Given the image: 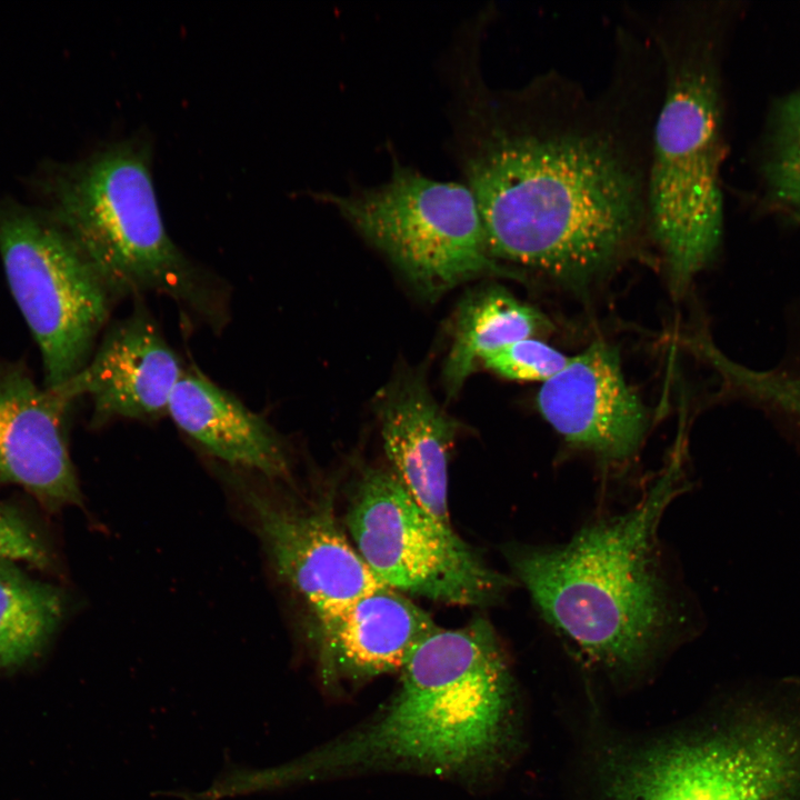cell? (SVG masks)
<instances>
[{
  "label": "cell",
  "instance_id": "cell-1",
  "mask_svg": "<svg viewBox=\"0 0 800 800\" xmlns=\"http://www.w3.org/2000/svg\"><path fill=\"white\" fill-rule=\"evenodd\" d=\"M614 44L598 93L549 70L481 106L464 173L494 260L581 283L649 236L661 67L634 24Z\"/></svg>",
  "mask_w": 800,
  "mask_h": 800
},
{
  "label": "cell",
  "instance_id": "cell-2",
  "mask_svg": "<svg viewBox=\"0 0 800 800\" xmlns=\"http://www.w3.org/2000/svg\"><path fill=\"white\" fill-rule=\"evenodd\" d=\"M399 672L382 710L316 752L302 773L397 770L471 781L497 767L510 737L513 684L487 620L438 628Z\"/></svg>",
  "mask_w": 800,
  "mask_h": 800
},
{
  "label": "cell",
  "instance_id": "cell-3",
  "mask_svg": "<svg viewBox=\"0 0 800 800\" xmlns=\"http://www.w3.org/2000/svg\"><path fill=\"white\" fill-rule=\"evenodd\" d=\"M682 457L677 446L627 512L591 523L562 544L506 550L546 620L609 671L638 669L682 623L657 543L664 511L686 487Z\"/></svg>",
  "mask_w": 800,
  "mask_h": 800
},
{
  "label": "cell",
  "instance_id": "cell-4",
  "mask_svg": "<svg viewBox=\"0 0 800 800\" xmlns=\"http://www.w3.org/2000/svg\"><path fill=\"white\" fill-rule=\"evenodd\" d=\"M661 66L649 174V237L679 294L716 258L723 232L719 43L710 8L672 1L634 14Z\"/></svg>",
  "mask_w": 800,
  "mask_h": 800
},
{
  "label": "cell",
  "instance_id": "cell-5",
  "mask_svg": "<svg viewBox=\"0 0 800 800\" xmlns=\"http://www.w3.org/2000/svg\"><path fill=\"white\" fill-rule=\"evenodd\" d=\"M58 216L114 299L166 294L210 326L223 324L222 286L168 236L141 142L117 143L78 169L62 189Z\"/></svg>",
  "mask_w": 800,
  "mask_h": 800
},
{
  "label": "cell",
  "instance_id": "cell-6",
  "mask_svg": "<svg viewBox=\"0 0 800 800\" xmlns=\"http://www.w3.org/2000/svg\"><path fill=\"white\" fill-rule=\"evenodd\" d=\"M616 764L607 800H800V699L750 702L699 736Z\"/></svg>",
  "mask_w": 800,
  "mask_h": 800
},
{
  "label": "cell",
  "instance_id": "cell-7",
  "mask_svg": "<svg viewBox=\"0 0 800 800\" xmlns=\"http://www.w3.org/2000/svg\"><path fill=\"white\" fill-rule=\"evenodd\" d=\"M328 200L426 299L482 276L517 278L490 256L466 184L396 163L382 184Z\"/></svg>",
  "mask_w": 800,
  "mask_h": 800
},
{
  "label": "cell",
  "instance_id": "cell-8",
  "mask_svg": "<svg viewBox=\"0 0 800 800\" xmlns=\"http://www.w3.org/2000/svg\"><path fill=\"white\" fill-rule=\"evenodd\" d=\"M346 524L358 553L386 587L458 606H488L510 587L452 529L422 508L397 476L367 469Z\"/></svg>",
  "mask_w": 800,
  "mask_h": 800
},
{
  "label": "cell",
  "instance_id": "cell-9",
  "mask_svg": "<svg viewBox=\"0 0 800 800\" xmlns=\"http://www.w3.org/2000/svg\"><path fill=\"white\" fill-rule=\"evenodd\" d=\"M0 253L11 293L54 389L89 361L113 296L59 224L23 211L0 213Z\"/></svg>",
  "mask_w": 800,
  "mask_h": 800
},
{
  "label": "cell",
  "instance_id": "cell-10",
  "mask_svg": "<svg viewBox=\"0 0 800 800\" xmlns=\"http://www.w3.org/2000/svg\"><path fill=\"white\" fill-rule=\"evenodd\" d=\"M259 532L281 578L317 626V639L359 598L383 584L338 523L330 492L302 503L247 490Z\"/></svg>",
  "mask_w": 800,
  "mask_h": 800
},
{
  "label": "cell",
  "instance_id": "cell-11",
  "mask_svg": "<svg viewBox=\"0 0 800 800\" xmlns=\"http://www.w3.org/2000/svg\"><path fill=\"white\" fill-rule=\"evenodd\" d=\"M543 419L571 446L622 462L647 429L641 400L626 381L617 348L596 340L543 382L537 393Z\"/></svg>",
  "mask_w": 800,
  "mask_h": 800
},
{
  "label": "cell",
  "instance_id": "cell-12",
  "mask_svg": "<svg viewBox=\"0 0 800 800\" xmlns=\"http://www.w3.org/2000/svg\"><path fill=\"white\" fill-rule=\"evenodd\" d=\"M184 369L151 314L139 306L104 334L87 364L58 389L71 401L91 400V426L114 419L152 421L168 416Z\"/></svg>",
  "mask_w": 800,
  "mask_h": 800
},
{
  "label": "cell",
  "instance_id": "cell-13",
  "mask_svg": "<svg viewBox=\"0 0 800 800\" xmlns=\"http://www.w3.org/2000/svg\"><path fill=\"white\" fill-rule=\"evenodd\" d=\"M72 403L24 367L0 366V484L21 487L50 510L81 503L67 438Z\"/></svg>",
  "mask_w": 800,
  "mask_h": 800
},
{
  "label": "cell",
  "instance_id": "cell-14",
  "mask_svg": "<svg viewBox=\"0 0 800 800\" xmlns=\"http://www.w3.org/2000/svg\"><path fill=\"white\" fill-rule=\"evenodd\" d=\"M391 471L413 499L451 526L448 466L459 423L432 397L424 373H398L374 399Z\"/></svg>",
  "mask_w": 800,
  "mask_h": 800
},
{
  "label": "cell",
  "instance_id": "cell-15",
  "mask_svg": "<svg viewBox=\"0 0 800 800\" xmlns=\"http://www.w3.org/2000/svg\"><path fill=\"white\" fill-rule=\"evenodd\" d=\"M438 628L410 598L382 586L354 601L317 639L323 683H360L400 671Z\"/></svg>",
  "mask_w": 800,
  "mask_h": 800
},
{
  "label": "cell",
  "instance_id": "cell-16",
  "mask_svg": "<svg viewBox=\"0 0 800 800\" xmlns=\"http://www.w3.org/2000/svg\"><path fill=\"white\" fill-rule=\"evenodd\" d=\"M168 416L216 459L264 477L287 478L289 459L282 439L269 422L196 368L184 370Z\"/></svg>",
  "mask_w": 800,
  "mask_h": 800
},
{
  "label": "cell",
  "instance_id": "cell-17",
  "mask_svg": "<svg viewBox=\"0 0 800 800\" xmlns=\"http://www.w3.org/2000/svg\"><path fill=\"white\" fill-rule=\"evenodd\" d=\"M544 323L538 310L499 288L468 294L459 306L444 362L443 381L449 397L461 390L480 361L516 341L533 338Z\"/></svg>",
  "mask_w": 800,
  "mask_h": 800
},
{
  "label": "cell",
  "instance_id": "cell-18",
  "mask_svg": "<svg viewBox=\"0 0 800 800\" xmlns=\"http://www.w3.org/2000/svg\"><path fill=\"white\" fill-rule=\"evenodd\" d=\"M63 598L50 584L0 560V667L26 663L46 644L63 614Z\"/></svg>",
  "mask_w": 800,
  "mask_h": 800
},
{
  "label": "cell",
  "instance_id": "cell-19",
  "mask_svg": "<svg viewBox=\"0 0 800 800\" xmlns=\"http://www.w3.org/2000/svg\"><path fill=\"white\" fill-rule=\"evenodd\" d=\"M696 347L722 377L728 392L770 418L800 428V348L781 364L761 370L729 359L709 337Z\"/></svg>",
  "mask_w": 800,
  "mask_h": 800
},
{
  "label": "cell",
  "instance_id": "cell-20",
  "mask_svg": "<svg viewBox=\"0 0 800 800\" xmlns=\"http://www.w3.org/2000/svg\"><path fill=\"white\" fill-rule=\"evenodd\" d=\"M769 161L777 198L800 217V91L782 107Z\"/></svg>",
  "mask_w": 800,
  "mask_h": 800
},
{
  "label": "cell",
  "instance_id": "cell-21",
  "mask_svg": "<svg viewBox=\"0 0 800 800\" xmlns=\"http://www.w3.org/2000/svg\"><path fill=\"white\" fill-rule=\"evenodd\" d=\"M570 358L541 340L528 338L489 354L482 363L510 380L543 383L560 372Z\"/></svg>",
  "mask_w": 800,
  "mask_h": 800
},
{
  "label": "cell",
  "instance_id": "cell-22",
  "mask_svg": "<svg viewBox=\"0 0 800 800\" xmlns=\"http://www.w3.org/2000/svg\"><path fill=\"white\" fill-rule=\"evenodd\" d=\"M0 560L26 562L44 569L49 549L37 529L16 509L0 504Z\"/></svg>",
  "mask_w": 800,
  "mask_h": 800
}]
</instances>
